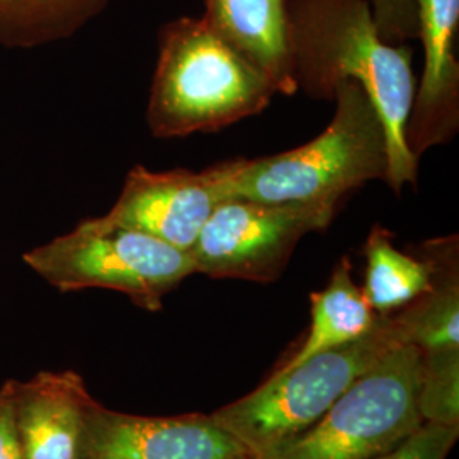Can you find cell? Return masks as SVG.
I'll return each mask as SVG.
<instances>
[{
  "label": "cell",
  "instance_id": "1",
  "mask_svg": "<svg viewBox=\"0 0 459 459\" xmlns=\"http://www.w3.org/2000/svg\"><path fill=\"white\" fill-rule=\"evenodd\" d=\"M288 17L298 92L333 100L347 81L361 85L388 134L386 184L400 196L405 186H415L419 169L403 138L417 89L413 48L381 38L368 0H288Z\"/></svg>",
  "mask_w": 459,
  "mask_h": 459
},
{
  "label": "cell",
  "instance_id": "2",
  "mask_svg": "<svg viewBox=\"0 0 459 459\" xmlns=\"http://www.w3.org/2000/svg\"><path fill=\"white\" fill-rule=\"evenodd\" d=\"M335 113L325 132L301 147L259 159L218 164L225 199L330 204L371 181L388 182L390 143L377 106L352 81L333 94Z\"/></svg>",
  "mask_w": 459,
  "mask_h": 459
},
{
  "label": "cell",
  "instance_id": "3",
  "mask_svg": "<svg viewBox=\"0 0 459 459\" xmlns=\"http://www.w3.org/2000/svg\"><path fill=\"white\" fill-rule=\"evenodd\" d=\"M274 96L273 83L201 17H178L160 30L147 106L155 138L225 130L263 113Z\"/></svg>",
  "mask_w": 459,
  "mask_h": 459
},
{
  "label": "cell",
  "instance_id": "4",
  "mask_svg": "<svg viewBox=\"0 0 459 459\" xmlns=\"http://www.w3.org/2000/svg\"><path fill=\"white\" fill-rule=\"evenodd\" d=\"M402 344L392 315H381L377 327L361 339L274 373L255 392L212 417L259 459L310 429L356 379Z\"/></svg>",
  "mask_w": 459,
  "mask_h": 459
},
{
  "label": "cell",
  "instance_id": "5",
  "mask_svg": "<svg viewBox=\"0 0 459 459\" xmlns=\"http://www.w3.org/2000/svg\"><path fill=\"white\" fill-rule=\"evenodd\" d=\"M26 265L62 293L111 290L147 312H159L165 296L196 274L189 252L136 230L87 218L75 229L22 255Z\"/></svg>",
  "mask_w": 459,
  "mask_h": 459
},
{
  "label": "cell",
  "instance_id": "6",
  "mask_svg": "<svg viewBox=\"0 0 459 459\" xmlns=\"http://www.w3.org/2000/svg\"><path fill=\"white\" fill-rule=\"evenodd\" d=\"M420 351L402 344L356 379L310 429L259 459H373L424 424Z\"/></svg>",
  "mask_w": 459,
  "mask_h": 459
},
{
  "label": "cell",
  "instance_id": "7",
  "mask_svg": "<svg viewBox=\"0 0 459 459\" xmlns=\"http://www.w3.org/2000/svg\"><path fill=\"white\" fill-rule=\"evenodd\" d=\"M339 210L330 204L225 199L204 223L189 255L196 274L274 282L301 238L327 230Z\"/></svg>",
  "mask_w": 459,
  "mask_h": 459
},
{
  "label": "cell",
  "instance_id": "8",
  "mask_svg": "<svg viewBox=\"0 0 459 459\" xmlns=\"http://www.w3.org/2000/svg\"><path fill=\"white\" fill-rule=\"evenodd\" d=\"M75 459H255L212 415L143 417L104 409L83 415Z\"/></svg>",
  "mask_w": 459,
  "mask_h": 459
},
{
  "label": "cell",
  "instance_id": "9",
  "mask_svg": "<svg viewBox=\"0 0 459 459\" xmlns=\"http://www.w3.org/2000/svg\"><path fill=\"white\" fill-rule=\"evenodd\" d=\"M225 201L218 164L204 170H150L134 165L102 221L136 230L189 252L214 208Z\"/></svg>",
  "mask_w": 459,
  "mask_h": 459
},
{
  "label": "cell",
  "instance_id": "10",
  "mask_svg": "<svg viewBox=\"0 0 459 459\" xmlns=\"http://www.w3.org/2000/svg\"><path fill=\"white\" fill-rule=\"evenodd\" d=\"M424 72L405 123V145L419 159L453 142L459 130V0H417Z\"/></svg>",
  "mask_w": 459,
  "mask_h": 459
},
{
  "label": "cell",
  "instance_id": "11",
  "mask_svg": "<svg viewBox=\"0 0 459 459\" xmlns=\"http://www.w3.org/2000/svg\"><path fill=\"white\" fill-rule=\"evenodd\" d=\"M92 396L75 371L17 379L16 419L24 459H75Z\"/></svg>",
  "mask_w": 459,
  "mask_h": 459
},
{
  "label": "cell",
  "instance_id": "12",
  "mask_svg": "<svg viewBox=\"0 0 459 459\" xmlns=\"http://www.w3.org/2000/svg\"><path fill=\"white\" fill-rule=\"evenodd\" d=\"M206 26L273 83L276 94L295 96L288 0H204Z\"/></svg>",
  "mask_w": 459,
  "mask_h": 459
},
{
  "label": "cell",
  "instance_id": "13",
  "mask_svg": "<svg viewBox=\"0 0 459 459\" xmlns=\"http://www.w3.org/2000/svg\"><path fill=\"white\" fill-rule=\"evenodd\" d=\"M432 267V284L402 310L392 313L403 344L420 354L459 352L458 237L426 240L419 252Z\"/></svg>",
  "mask_w": 459,
  "mask_h": 459
},
{
  "label": "cell",
  "instance_id": "14",
  "mask_svg": "<svg viewBox=\"0 0 459 459\" xmlns=\"http://www.w3.org/2000/svg\"><path fill=\"white\" fill-rule=\"evenodd\" d=\"M379 316L352 279V264L342 257L332 271L327 286L312 295V322L307 339L279 368L284 373L315 354L351 344L377 327Z\"/></svg>",
  "mask_w": 459,
  "mask_h": 459
},
{
  "label": "cell",
  "instance_id": "15",
  "mask_svg": "<svg viewBox=\"0 0 459 459\" xmlns=\"http://www.w3.org/2000/svg\"><path fill=\"white\" fill-rule=\"evenodd\" d=\"M362 293L377 315H392L424 295L432 284V267L420 254L394 246L390 230L375 225L364 244Z\"/></svg>",
  "mask_w": 459,
  "mask_h": 459
},
{
  "label": "cell",
  "instance_id": "16",
  "mask_svg": "<svg viewBox=\"0 0 459 459\" xmlns=\"http://www.w3.org/2000/svg\"><path fill=\"white\" fill-rule=\"evenodd\" d=\"M111 0H0V47L31 49L64 41Z\"/></svg>",
  "mask_w": 459,
  "mask_h": 459
},
{
  "label": "cell",
  "instance_id": "17",
  "mask_svg": "<svg viewBox=\"0 0 459 459\" xmlns=\"http://www.w3.org/2000/svg\"><path fill=\"white\" fill-rule=\"evenodd\" d=\"M419 411L424 422L459 427V352L420 354Z\"/></svg>",
  "mask_w": 459,
  "mask_h": 459
},
{
  "label": "cell",
  "instance_id": "18",
  "mask_svg": "<svg viewBox=\"0 0 459 459\" xmlns=\"http://www.w3.org/2000/svg\"><path fill=\"white\" fill-rule=\"evenodd\" d=\"M458 436L459 427L424 422L405 441L373 459H446Z\"/></svg>",
  "mask_w": 459,
  "mask_h": 459
},
{
  "label": "cell",
  "instance_id": "19",
  "mask_svg": "<svg viewBox=\"0 0 459 459\" xmlns=\"http://www.w3.org/2000/svg\"><path fill=\"white\" fill-rule=\"evenodd\" d=\"M381 38L390 45L419 39L417 0H368Z\"/></svg>",
  "mask_w": 459,
  "mask_h": 459
},
{
  "label": "cell",
  "instance_id": "20",
  "mask_svg": "<svg viewBox=\"0 0 459 459\" xmlns=\"http://www.w3.org/2000/svg\"><path fill=\"white\" fill-rule=\"evenodd\" d=\"M17 379L0 385V459H24L16 419Z\"/></svg>",
  "mask_w": 459,
  "mask_h": 459
}]
</instances>
